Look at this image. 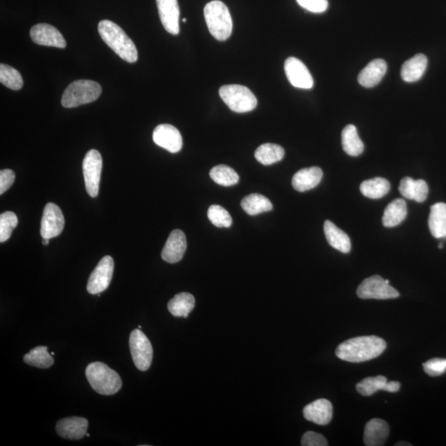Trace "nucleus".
<instances>
[{"label": "nucleus", "instance_id": "ddd939ff", "mask_svg": "<svg viewBox=\"0 0 446 446\" xmlns=\"http://www.w3.org/2000/svg\"><path fill=\"white\" fill-rule=\"evenodd\" d=\"M155 144L167 150L170 153H177L183 147V139L177 127L170 125H160L153 132Z\"/></svg>", "mask_w": 446, "mask_h": 446}, {"label": "nucleus", "instance_id": "1a4fd4ad", "mask_svg": "<svg viewBox=\"0 0 446 446\" xmlns=\"http://www.w3.org/2000/svg\"><path fill=\"white\" fill-rule=\"evenodd\" d=\"M102 169L101 154L96 150L89 151L83 161V173L85 189H87L90 197L96 198L98 196Z\"/></svg>", "mask_w": 446, "mask_h": 446}, {"label": "nucleus", "instance_id": "4be33fe9", "mask_svg": "<svg viewBox=\"0 0 446 446\" xmlns=\"http://www.w3.org/2000/svg\"><path fill=\"white\" fill-rule=\"evenodd\" d=\"M400 192L402 197L417 203H423L428 196L429 188L423 179L405 177L401 180Z\"/></svg>", "mask_w": 446, "mask_h": 446}, {"label": "nucleus", "instance_id": "4c0bfd02", "mask_svg": "<svg viewBox=\"0 0 446 446\" xmlns=\"http://www.w3.org/2000/svg\"><path fill=\"white\" fill-rule=\"evenodd\" d=\"M424 371L431 377L442 376L446 372V359L434 358L423 364Z\"/></svg>", "mask_w": 446, "mask_h": 446}, {"label": "nucleus", "instance_id": "6e6552de", "mask_svg": "<svg viewBox=\"0 0 446 446\" xmlns=\"http://www.w3.org/2000/svg\"><path fill=\"white\" fill-rule=\"evenodd\" d=\"M129 345L136 367L141 371H146L151 367L153 359L151 341L141 329H135L130 335Z\"/></svg>", "mask_w": 446, "mask_h": 446}, {"label": "nucleus", "instance_id": "5701e85b", "mask_svg": "<svg viewBox=\"0 0 446 446\" xmlns=\"http://www.w3.org/2000/svg\"><path fill=\"white\" fill-rule=\"evenodd\" d=\"M428 60L423 54H417L402 66L401 77L407 83H414L423 77Z\"/></svg>", "mask_w": 446, "mask_h": 446}, {"label": "nucleus", "instance_id": "e433bc0d", "mask_svg": "<svg viewBox=\"0 0 446 446\" xmlns=\"http://www.w3.org/2000/svg\"><path fill=\"white\" fill-rule=\"evenodd\" d=\"M18 220L15 213L6 212L0 215V243H6L18 226Z\"/></svg>", "mask_w": 446, "mask_h": 446}, {"label": "nucleus", "instance_id": "412c9836", "mask_svg": "<svg viewBox=\"0 0 446 446\" xmlns=\"http://www.w3.org/2000/svg\"><path fill=\"white\" fill-rule=\"evenodd\" d=\"M388 435L387 422L382 419H372L365 426L364 442L367 446H382L386 444Z\"/></svg>", "mask_w": 446, "mask_h": 446}, {"label": "nucleus", "instance_id": "f03ea898", "mask_svg": "<svg viewBox=\"0 0 446 446\" xmlns=\"http://www.w3.org/2000/svg\"><path fill=\"white\" fill-rule=\"evenodd\" d=\"M98 30L104 42L122 60L128 63H134L139 59L134 42L116 23L103 20L98 23Z\"/></svg>", "mask_w": 446, "mask_h": 446}, {"label": "nucleus", "instance_id": "473e14b6", "mask_svg": "<svg viewBox=\"0 0 446 446\" xmlns=\"http://www.w3.org/2000/svg\"><path fill=\"white\" fill-rule=\"evenodd\" d=\"M210 177L216 184L229 187L239 181V175L229 166L219 165L211 170Z\"/></svg>", "mask_w": 446, "mask_h": 446}, {"label": "nucleus", "instance_id": "f3484780", "mask_svg": "<svg viewBox=\"0 0 446 446\" xmlns=\"http://www.w3.org/2000/svg\"><path fill=\"white\" fill-rule=\"evenodd\" d=\"M89 421L84 417H66L56 424V433L61 438L78 440L87 433Z\"/></svg>", "mask_w": 446, "mask_h": 446}, {"label": "nucleus", "instance_id": "de8ad7c7", "mask_svg": "<svg viewBox=\"0 0 446 446\" xmlns=\"http://www.w3.org/2000/svg\"><path fill=\"white\" fill-rule=\"evenodd\" d=\"M51 355H52V357H53V355H55L54 352H51Z\"/></svg>", "mask_w": 446, "mask_h": 446}, {"label": "nucleus", "instance_id": "c03bdc74", "mask_svg": "<svg viewBox=\"0 0 446 446\" xmlns=\"http://www.w3.org/2000/svg\"><path fill=\"white\" fill-rule=\"evenodd\" d=\"M397 446H401V445H402V446H404V445L411 446L412 445L409 444V443H407V442H400V443H397Z\"/></svg>", "mask_w": 446, "mask_h": 446}, {"label": "nucleus", "instance_id": "bb28decb", "mask_svg": "<svg viewBox=\"0 0 446 446\" xmlns=\"http://www.w3.org/2000/svg\"><path fill=\"white\" fill-rule=\"evenodd\" d=\"M341 144L346 154L359 156L363 153L364 146L359 139L357 128L354 125L346 126L341 134Z\"/></svg>", "mask_w": 446, "mask_h": 446}, {"label": "nucleus", "instance_id": "6ab92c4d", "mask_svg": "<svg viewBox=\"0 0 446 446\" xmlns=\"http://www.w3.org/2000/svg\"><path fill=\"white\" fill-rule=\"evenodd\" d=\"M387 69L388 65L386 60L383 59L374 60L359 73L358 82L360 85L365 88L376 87L386 75Z\"/></svg>", "mask_w": 446, "mask_h": 446}, {"label": "nucleus", "instance_id": "f704fd0d", "mask_svg": "<svg viewBox=\"0 0 446 446\" xmlns=\"http://www.w3.org/2000/svg\"><path fill=\"white\" fill-rule=\"evenodd\" d=\"M387 383V378L382 376L368 377L357 383V390L363 396H371L378 390L384 391Z\"/></svg>", "mask_w": 446, "mask_h": 446}, {"label": "nucleus", "instance_id": "49530a36", "mask_svg": "<svg viewBox=\"0 0 446 446\" xmlns=\"http://www.w3.org/2000/svg\"><path fill=\"white\" fill-rule=\"evenodd\" d=\"M186 21H187L186 18H184L183 22L185 23Z\"/></svg>", "mask_w": 446, "mask_h": 446}, {"label": "nucleus", "instance_id": "b1692460", "mask_svg": "<svg viewBox=\"0 0 446 446\" xmlns=\"http://www.w3.org/2000/svg\"><path fill=\"white\" fill-rule=\"evenodd\" d=\"M428 226L435 238H446V203H438L431 206Z\"/></svg>", "mask_w": 446, "mask_h": 446}, {"label": "nucleus", "instance_id": "0eeeda50", "mask_svg": "<svg viewBox=\"0 0 446 446\" xmlns=\"http://www.w3.org/2000/svg\"><path fill=\"white\" fill-rule=\"evenodd\" d=\"M357 295L362 300H393L400 297V293L390 286L388 279L373 275L359 284Z\"/></svg>", "mask_w": 446, "mask_h": 446}, {"label": "nucleus", "instance_id": "72a5a7b5", "mask_svg": "<svg viewBox=\"0 0 446 446\" xmlns=\"http://www.w3.org/2000/svg\"><path fill=\"white\" fill-rule=\"evenodd\" d=\"M0 82L13 90H20L23 87V79L18 71L11 65H0Z\"/></svg>", "mask_w": 446, "mask_h": 446}, {"label": "nucleus", "instance_id": "9b49d317", "mask_svg": "<svg viewBox=\"0 0 446 446\" xmlns=\"http://www.w3.org/2000/svg\"><path fill=\"white\" fill-rule=\"evenodd\" d=\"M65 227V217L60 208L53 203L46 204L41 223L42 238L51 239L58 236Z\"/></svg>", "mask_w": 446, "mask_h": 446}, {"label": "nucleus", "instance_id": "423d86ee", "mask_svg": "<svg viewBox=\"0 0 446 446\" xmlns=\"http://www.w3.org/2000/svg\"><path fill=\"white\" fill-rule=\"evenodd\" d=\"M220 97L231 111L243 113L253 111L257 106V99L248 87L241 84L223 85Z\"/></svg>", "mask_w": 446, "mask_h": 446}, {"label": "nucleus", "instance_id": "09e8293b", "mask_svg": "<svg viewBox=\"0 0 446 446\" xmlns=\"http://www.w3.org/2000/svg\"><path fill=\"white\" fill-rule=\"evenodd\" d=\"M139 329H141V326H139Z\"/></svg>", "mask_w": 446, "mask_h": 446}, {"label": "nucleus", "instance_id": "a18cd8bd", "mask_svg": "<svg viewBox=\"0 0 446 446\" xmlns=\"http://www.w3.org/2000/svg\"><path fill=\"white\" fill-rule=\"evenodd\" d=\"M438 248H439L440 249L443 248H444L443 244H442V243L439 244Z\"/></svg>", "mask_w": 446, "mask_h": 446}, {"label": "nucleus", "instance_id": "a211bd4d", "mask_svg": "<svg viewBox=\"0 0 446 446\" xmlns=\"http://www.w3.org/2000/svg\"><path fill=\"white\" fill-rule=\"evenodd\" d=\"M333 408L330 401L321 398L310 403L303 409L305 419L317 425H327L331 421Z\"/></svg>", "mask_w": 446, "mask_h": 446}, {"label": "nucleus", "instance_id": "37998d69", "mask_svg": "<svg viewBox=\"0 0 446 446\" xmlns=\"http://www.w3.org/2000/svg\"><path fill=\"white\" fill-rule=\"evenodd\" d=\"M49 241L50 239L44 238V240H42V244H44V246H47L49 244Z\"/></svg>", "mask_w": 446, "mask_h": 446}, {"label": "nucleus", "instance_id": "aec40b11", "mask_svg": "<svg viewBox=\"0 0 446 446\" xmlns=\"http://www.w3.org/2000/svg\"><path fill=\"white\" fill-rule=\"evenodd\" d=\"M324 173L319 167L302 169L293 175V187L298 192H305L314 189L321 182Z\"/></svg>", "mask_w": 446, "mask_h": 446}, {"label": "nucleus", "instance_id": "8fccbe9b", "mask_svg": "<svg viewBox=\"0 0 446 446\" xmlns=\"http://www.w3.org/2000/svg\"><path fill=\"white\" fill-rule=\"evenodd\" d=\"M87 435L88 436V438H89V436H90V435H89V434H88V433H87Z\"/></svg>", "mask_w": 446, "mask_h": 446}, {"label": "nucleus", "instance_id": "2eb2a0df", "mask_svg": "<svg viewBox=\"0 0 446 446\" xmlns=\"http://www.w3.org/2000/svg\"><path fill=\"white\" fill-rule=\"evenodd\" d=\"M161 23L170 34L179 32V7L177 0H156Z\"/></svg>", "mask_w": 446, "mask_h": 446}, {"label": "nucleus", "instance_id": "c85d7f7f", "mask_svg": "<svg viewBox=\"0 0 446 446\" xmlns=\"http://www.w3.org/2000/svg\"><path fill=\"white\" fill-rule=\"evenodd\" d=\"M243 210L250 216L260 215L265 212L272 211L273 205L269 198L259 193L250 194L245 197L241 203Z\"/></svg>", "mask_w": 446, "mask_h": 446}, {"label": "nucleus", "instance_id": "4468645a", "mask_svg": "<svg viewBox=\"0 0 446 446\" xmlns=\"http://www.w3.org/2000/svg\"><path fill=\"white\" fill-rule=\"evenodd\" d=\"M31 39L36 44L65 49L66 42L56 28L46 23H39L32 27Z\"/></svg>", "mask_w": 446, "mask_h": 446}, {"label": "nucleus", "instance_id": "a878e982", "mask_svg": "<svg viewBox=\"0 0 446 446\" xmlns=\"http://www.w3.org/2000/svg\"><path fill=\"white\" fill-rule=\"evenodd\" d=\"M407 215V208L405 200L402 198L395 199L388 204L384 210L382 222L386 227H395L404 221Z\"/></svg>", "mask_w": 446, "mask_h": 446}, {"label": "nucleus", "instance_id": "39448f33", "mask_svg": "<svg viewBox=\"0 0 446 446\" xmlns=\"http://www.w3.org/2000/svg\"><path fill=\"white\" fill-rule=\"evenodd\" d=\"M102 87L92 80H77L69 84L63 93L61 104L66 108H72L96 101L101 96Z\"/></svg>", "mask_w": 446, "mask_h": 446}, {"label": "nucleus", "instance_id": "dca6fc26", "mask_svg": "<svg viewBox=\"0 0 446 446\" xmlns=\"http://www.w3.org/2000/svg\"><path fill=\"white\" fill-rule=\"evenodd\" d=\"M186 249V236L181 230H174L166 241L161 257L166 262L177 263L182 260Z\"/></svg>", "mask_w": 446, "mask_h": 446}, {"label": "nucleus", "instance_id": "393cba45", "mask_svg": "<svg viewBox=\"0 0 446 446\" xmlns=\"http://www.w3.org/2000/svg\"><path fill=\"white\" fill-rule=\"evenodd\" d=\"M324 234L327 241L332 248L345 254L350 253L351 249L350 237L345 231L336 227L333 222H325Z\"/></svg>", "mask_w": 446, "mask_h": 446}, {"label": "nucleus", "instance_id": "c9c22d12", "mask_svg": "<svg viewBox=\"0 0 446 446\" xmlns=\"http://www.w3.org/2000/svg\"><path fill=\"white\" fill-rule=\"evenodd\" d=\"M208 219L217 227L229 229L232 224L230 213L219 205H212L208 211Z\"/></svg>", "mask_w": 446, "mask_h": 446}, {"label": "nucleus", "instance_id": "9d476101", "mask_svg": "<svg viewBox=\"0 0 446 446\" xmlns=\"http://www.w3.org/2000/svg\"><path fill=\"white\" fill-rule=\"evenodd\" d=\"M113 269V259L109 255L104 256L90 274L87 284L88 292L90 294H99L106 291L111 283Z\"/></svg>", "mask_w": 446, "mask_h": 446}, {"label": "nucleus", "instance_id": "f8f14e48", "mask_svg": "<svg viewBox=\"0 0 446 446\" xmlns=\"http://www.w3.org/2000/svg\"><path fill=\"white\" fill-rule=\"evenodd\" d=\"M284 71L293 87L303 89H310L313 87L314 82L312 75L300 60L288 58L284 63Z\"/></svg>", "mask_w": 446, "mask_h": 446}, {"label": "nucleus", "instance_id": "cd10ccee", "mask_svg": "<svg viewBox=\"0 0 446 446\" xmlns=\"http://www.w3.org/2000/svg\"><path fill=\"white\" fill-rule=\"evenodd\" d=\"M194 307H196V298L189 293H178L168 302L170 312L174 317H184V319L188 317Z\"/></svg>", "mask_w": 446, "mask_h": 446}, {"label": "nucleus", "instance_id": "7ed1b4c3", "mask_svg": "<svg viewBox=\"0 0 446 446\" xmlns=\"http://www.w3.org/2000/svg\"><path fill=\"white\" fill-rule=\"evenodd\" d=\"M85 376L90 386L101 395H115L122 386L120 374L102 362L89 364L85 370Z\"/></svg>", "mask_w": 446, "mask_h": 446}, {"label": "nucleus", "instance_id": "2f4dec72", "mask_svg": "<svg viewBox=\"0 0 446 446\" xmlns=\"http://www.w3.org/2000/svg\"><path fill=\"white\" fill-rule=\"evenodd\" d=\"M25 362L30 367L39 369H49L54 364V359L49 353L46 346H37L32 349L23 357Z\"/></svg>", "mask_w": 446, "mask_h": 446}, {"label": "nucleus", "instance_id": "7c9ffc66", "mask_svg": "<svg viewBox=\"0 0 446 446\" xmlns=\"http://www.w3.org/2000/svg\"><path fill=\"white\" fill-rule=\"evenodd\" d=\"M284 156V150L282 146L265 144L258 147L255 153V158L260 164L270 165L281 161Z\"/></svg>", "mask_w": 446, "mask_h": 446}, {"label": "nucleus", "instance_id": "f257e3e1", "mask_svg": "<svg viewBox=\"0 0 446 446\" xmlns=\"http://www.w3.org/2000/svg\"><path fill=\"white\" fill-rule=\"evenodd\" d=\"M386 348V340L378 336H358L340 344L336 355L345 362L362 363L378 357Z\"/></svg>", "mask_w": 446, "mask_h": 446}, {"label": "nucleus", "instance_id": "58836bf2", "mask_svg": "<svg viewBox=\"0 0 446 446\" xmlns=\"http://www.w3.org/2000/svg\"><path fill=\"white\" fill-rule=\"evenodd\" d=\"M297 2L306 11L315 13H324L329 8L327 0H297Z\"/></svg>", "mask_w": 446, "mask_h": 446}, {"label": "nucleus", "instance_id": "79ce46f5", "mask_svg": "<svg viewBox=\"0 0 446 446\" xmlns=\"http://www.w3.org/2000/svg\"><path fill=\"white\" fill-rule=\"evenodd\" d=\"M400 387H401V384L400 382H396V381L388 382L386 384V388H384V391L389 392V393H397L400 391Z\"/></svg>", "mask_w": 446, "mask_h": 446}, {"label": "nucleus", "instance_id": "ea45409f", "mask_svg": "<svg viewBox=\"0 0 446 446\" xmlns=\"http://www.w3.org/2000/svg\"><path fill=\"white\" fill-rule=\"evenodd\" d=\"M301 445L302 446H327L329 442L321 434L314 431H307L302 435Z\"/></svg>", "mask_w": 446, "mask_h": 446}, {"label": "nucleus", "instance_id": "a19ab883", "mask_svg": "<svg viewBox=\"0 0 446 446\" xmlns=\"http://www.w3.org/2000/svg\"><path fill=\"white\" fill-rule=\"evenodd\" d=\"M15 180V174L12 170H3L0 172V194L6 193Z\"/></svg>", "mask_w": 446, "mask_h": 446}, {"label": "nucleus", "instance_id": "20e7f679", "mask_svg": "<svg viewBox=\"0 0 446 446\" xmlns=\"http://www.w3.org/2000/svg\"><path fill=\"white\" fill-rule=\"evenodd\" d=\"M204 18L208 30L218 41L229 39L232 32V20L229 8L219 0H213L204 8Z\"/></svg>", "mask_w": 446, "mask_h": 446}, {"label": "nucleus", "instance_id": "c756f323", "mask_svg": "<svg viewBox=\"0 0 446 446\" xmlns=\"http://www.w3.org/2000/svg\"><path fill=\"white\" fill-rule=\"evenodd\" d=\"M389 191H390V184L386 179L381 177L365 180L360 184V192L369 198H381L386 196Z\"/></svg>", "mask_w": 446, "mask_h": 446}]
</instances>
